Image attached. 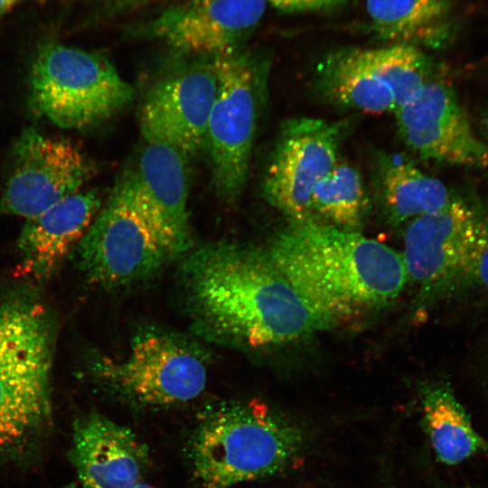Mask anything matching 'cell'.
Wrapping results in <instances>:
<instances>
[{
	"label": "cell",
	"instance_id": "6da1fadb",
	"mask_svg": "<svg viewBox=\"0 0 488 488\" xmlns=\"http://www.w3.org/2000/svg\"><path fill=\"white\" fill-rule=\"evenodd\" d=\"M183 278L195 326L216 341L275 345L324 324L265 249L202 246L184 260Z\"/></svg>",
	"mask_w": 488,
	"mask_h": 488
},
{
	"label": "cell",
	"instance_id": "7a4b0ae2",
	"mask_svg": "<svg viewBox=\"0 0 488 488\" xmlns=\"http://www.w3.org/2000/svg\"><path fill=\"white\" fill-rule=\"evenodd\" d=\"M265 250L324 324L390 302L408 280L391 248L314 217L290 221Z\"/></svg>",
	"mask_w": 488,
	"mask_h": 488
},
{
	"label": "cell",
	"instance_id": "3957f363",
	"mask_svg": "<svg viewBox=\"0 0 488 488\" xmlns=\"http://www.w3.org/2000/svg\"><path fill=\"white\" fill-rule=\"evenodd\" d=\"M56 321L33 288L0 289V455L26 448L49 425Z\"/></svg>",
	"mask_w": 488,
	"mask_h": 488
},
{
	"label": "cell",
	"instance_id": "277c9868",
	"mask_svg": "<svg viewBox=\"0 0 488 488\" xmlns=\"http://www.w3.org/2000/svg\"><path fill=\"white\" fill-rule=\"evenodd\" d=\"M304 445L301 430L261 402H224L204 410L187 443L202 488H232L284 470Z\"/></svg>",
	"mask_w": 488,
	"mask_h": 488
},
{
	"label": "cell",
	"instance_id": "5b68a950",
	"mask_svg": "<svg viewBox=\"0 0 488 488\" xmlns=\"http://www.w3.org/2000/svg\"><path fill=\"white\" fill-rule=\"evenodd\" d=\"M134 89L103 55L49 42L29 72V104L64 129H87L110 119L134 99Z\"/></svg>",
	"mask_w": 488,
	"mask_h": 488
},
{
	"label": "cell",
	"instance_id": "8992f818",
	"mask_svg": "<svg viewBox=\"0 0 488 488\" xmlns=\"http://www.w3.org/2000/svg\"><path fill=\"white\" fill-rule=\"evenodd\" d=\"M74 249L88 281L105 287L147 278L174 258L139 201L128 172Z\"/></svg>",
	"mask_w": 488,
	"mask_h": 488
},
{
	"label": "cell",
	"instance_id": "52a82bcc",
	"mask_svg": "<svg viewBox=\"0 0 488 488\" xmlns=\"http://www.w3.org/2000/svg\"><path fill=\"white\" fill-rule=\"evenodd\" d=\"M434 64L422 49L388 44L343 48L318 70V87L331 103L371 114L396 112L433 79Z\"/></svg>",
	"mask_w": 488,
	"mask_h": 488
},
{
	"label": "cell",
	"instance_id": "ba28073f",
	"mask_svg": "<svg viewBox=\"0 0 488 488\" xmlns=\"http://www.w3.org/2000/svg\"><path fill=\"white\" fill-rule=\"evenodd\" d=\"M218 92L206 133L217 195L227 202L239 199L249 171L264 67L242 50L212 57Z\"/></svg>",
	"mask_w": 488,
	"mask_h": 488
},
{
	"label": "cell",
	"instance_id": "9c48e42d",
	"mask_svg": "<svg viewBox=\"0 0 488 488\" xmlns=\"http://www.w3.org/2000/svg\"><path fill=\"white\" fill-rule=\"evenodd\" d=\"M95 380L117 397L141 408H160L197 398L204 389L207 368L188 344L159 333H145L122 361L99 358L92 363Z\"/></svg>",
	"mask_w": 488,
	"mask_h": 488
},
{
	"label": "cell",
	"instance_id": "30bf717a",
	"mask_svg": "<svg viewBox=\"0 0 488 488\" xmlns=\"http://www.w3.org/2000/svg\"><path fill=\"white\" fill-rule=\"evenodd\" d=\"M94 164L71 141L27 128L16 140L0 195V216L33 218L80 191Z\"/></svg>",
	"mask_w": 488,
	"mask_h": 488
},
{
	"label": "cell",
	"instance_id": "8fae6325",
	"mask_svg": "<svg viewBox=\"0 0 488 488\" xmlns=\"http://www.w3.org/2000/svg\"><path fill=\"white\" fill-rule=\"evenodd\" d=\"M340 124L298 117L282 127L269 161L263 191L267 202L290 221L312 216L316 184L338 162Z\"/></svg>",
	"mask_w": 488,
	"mask_h": 488
},
{
	"label": "cell",
	"instance_id": "7c38bea8",
	"mask_svg": "<svg viewBox=\"0 0 488 488\" xmlns=\"http://www.w3.org/2000/svg\"><path fill=\"white\" fill-rule=\"evenodd\" d=\"M218 92L212 58L185 66L156 81L143 100L139 123L145 140L169 143L188 159L205 148Z\"/></svg>",
	"mask_w": 488,
	"mask_h": 488
},
{
	"label": "cell",
	"instance_id": "4fadbf2b",
	"mask_svg": "<svg viewBox=\"0 0 488 488\" xmlns=\"http://www.w3.org/2000/svg\"><path fill=\"white\" fill-rule=\"evenodd\" d=\"M395 116L401 139L421 158L466 167L488 166V145L477 137L448 84L433 78Z\"/></svg>",
	"mask_w": 488,
	"mask_h": 488
},
{
	"label": "cell",
	"instance_id": "5bb4252c",
	"mask_svg": "<svg viewBox=\"0 0 488 488\" xmlns=\"http://www.w3.org/2000/svg\"><path fill=\"white\" fill-rule=\"evenodd\" d=\"M267 0H186L149 20L143 33L178 52L212 58L241 50Z\"/></svg>",
	"mask_w": 488,
	"mask_h": 488
},
{
	"label": "cell",
	"instance_id": "9a60e30c",
	"mask_svg": "<svg viewBox=\"0 0 488 488\" xmlns=\"http://www.w3.org/2000/svg\"><path fill=\"white\" fill-rule=\"evenodd\" d=\"M484 213L453 196L441 209L413 219L402 256L408 279L426 296H436L467 255Z\"/></svg>",
	"mask_w": 488,
	"mask_h": 488
},
{
	"label": "cell",
	"instance_id": "2e32d148",
	"mask_svg": "<svg viewBox=\"0 0 488 488\" xmlns=\"http://www.w3.org/2000/svg\"><path fill=\"white\" fill-rule=\"evenodd\" d=\"M69 459L83 488H134L150 465L132 429L98 412L74 421Z\"/></svg>",
	"mask_w": 488,
	"mask_h": 488
},
{
	"label": "cell",
	"instance_id": "e0dca14e",
	"mask_svg": "<svg viewBox=\"0 0 488 488\" xmlns=\"http://www.w3.org/2000/svg\"><path fill=\"white\" fill-rule=\"evenodd\" d=\"M157 232L177 257L192 246L188 214V158L173 145L145 140L135 169L127 171Z\"/></svg>",
	"mask_w": 488,
	"mask_h": 488
},
{
	"label": "cell",
	"instance_id": "ac0fdd59",
	"mask_svg": "<svg viewBox=\"0 0 488 488\" xmlns=\"http://www.w3.org/2000/svg\"><path fill=\"white\" fill-rule=\"evenodd\" d=\"M101 202L99 192L79 191L27 219L17 239L24 275L36 280L50 278L82 239Z\"/></svg>",
	"mask_w": 488,
	"mask_h": 488
},
{
	"label": "cell",
	"instance_id": "d6986e66",
	"mask_svg": "<svg viewBox=\"0 0 488 488\" xmlns=\"http://www.w3.org/2000/svg\"><path fill=\"white\" fill-rule=\"evenodd\" d=\"M369 32L388 44L446 45L454 33L450 0H366Z\"/></svg>",
	"mask_w": 488,
	"mask_h": 488
},
{
	"label": "cell",
	"instance_id": "ffe728a7",
	"mask_svg": "<svg viewBox=\"0 0 488 488\" xmlns=\"http://www.w3.org/2000/svg\"><path fill=\"white\" fill-rule=\"evenodd\" d=\"M422 408L432 447L443 464L455 465L488 453V442L474 428L447 383L427 386L422 395Z\"/></svg>",
	"mask_w": 488,
	"mask_h": 488
},
{
	"label": "cell",
	"instance_id": "44dd1931",
	"mask_svg": "<svg viewBox=\"0 0 488 488\" xmlns=\"http://www.w3.org/2000/svg\"><path fill=\"white\" fill-rule=\"evenodd\" d=\"M378 179L383 204L396 222L436 211L453 197L441 181L402 160H382Z\"/></svg>",
	"mask_w": 488,
	"mask_h": 488
},
{
	"label": "cell",
	"instance_id": "7402d4cb",
	"mask_svg": "<svg viewBox=\"0 0 488 488\" xmlns=\"http://www.w3.org/2000/svg\"><path fill=\"white\" fill-rule=\"evenodd\" d=\"M368 199L359 172L338 162L314 187L311 197L312 216L342 230L357 231L366 213Z\"/></svg>",
	"mask_w": 488,
	"mask_h": 488
},
{
	"label": "cell",
	"instance_id": "603a6c76",
	"mask_svg": "<svg viewBox=\"0 0 488 488\" xmlns=\"http://www.w3.org/2000/svg\"><path fill=\"white\" fill-rule=\"evenodd\" d=\"M488 296V213L460 266L436 296Z\"/></svg>",
	"mask_w": 488,
	"mask_h": 488
},
{
	"label": "cell",
	"instance_id": "cb8c5ba5",
	"mask_svg": "<svg viewBox=\"0 0 488 488\" xmlns=\"http://www.w3.org/2000/svg\"><path fill=\"white\" fill-rule=\"evenodd\" d=\"M283 13L324 11L339 6L348 0H267Z\"/></svg>",
	"mask_w": 488,
	"mask_h": 488
},
{
	"label": "cell",
	"instance_id": "d4e9b609",
	"mask_svg": "<svg viewBox=\"0 0 488 488\" xmlns=\"http://www.w3.org/2000/svg\"><path fill=\"white\" fill-rule=\"evenodd\" d=\"M23 0H0V15L12 11Z\"/></svg>",
	"mask_w": 488,
	"mask_h": 488
},
{
	"label": "cell",
	"instance_id": "484cf974",
	"mask_svg": "<svg viewBox=\"0 0 488 488\" xmlns=\"http://www.w3.org/2000/svg\"><path fill=\"white\" fill-rule=\"evenodd\" d=\"M482 371L483 372V377L488 383V345L483 354Z\"/></svg>",
	"mask_w": 488,
	"mask_h": 488
},
{
	"label": "cell",
	"instance_id": "4316f807",
	"mask_svg": "<svg viewBox=\"0 0 488 488\" xmlns=\"http://www.w3.org/2000/svg\"><path fill=\"white\" fill-rule=\"evenodd\" d=\"M134 488H155V487H154V486H152V485H148V484L140 483L139 484H137V485L135 486Z\"/></svg>",
	"mask_w": 488,
	"mask_h": 488
},
{
	"label": "cell",
	"instance_id": "83f0119b",
	"mask_svg": "<svg viewBox=\"0 0 488 488\" xmlns=\"http://www.w3.org/2000/svg\"><path fill=\"white\" fill-rule=\"evenodd\" d=\"M484 123H485V130H486V133H487V136H488V111H487L486 116H485Z\"/></svg>",
	"mask_w": 488,
	"mask_h": 488
},
{
	"label": "cell",
	"instance_id": "f1b7e54d",
	"mask_svg": "<svg viewBox=\"0 0 488 488\" xmlns=\"http://www.w3.org/2000/svg\"><path fill=\"white\" fill-rule=\"evenodd\" d=\"M62 488H78V486L75 484V483H70V484H68Z\"/></svg>",
	"mask_w": 488,
	"mask_h": 488
},
{
	"label": "cell",
	"instance_id": "f546056e",
	"mask_svg": "<svg viewBox=\"0 0 488 488\" xmlns=\"http://www.w3.org/2000/svg\"><path fill=\"white\" fill-rule=\"evenodd\" d=\"M465 488H466V487H465ZM467 488H472V487H467Z\"/></svg>",
	"mask_w": 488,
	"mask_h": 488
}]
</instances>
